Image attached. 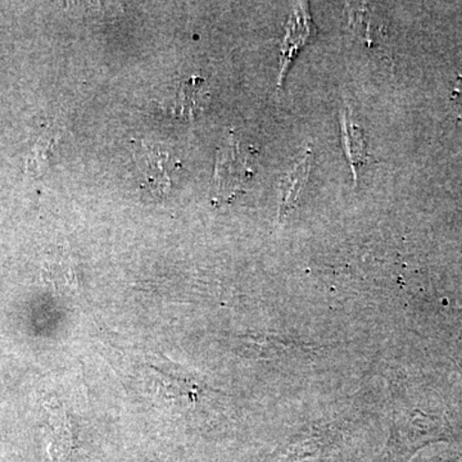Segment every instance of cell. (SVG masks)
<instances>
[{"label": "cell", "instance_id": "1", "mask_svg": "<svg viewBox=\"0 0 462 462\" xmlns=\"http://www.w3.org/2000/svg\"><path fill=\"white\" fill-rule=\"evenodd\" d=\"M256 149L245 147L236 139L218 149L211 189L215 205L229 203L245 190L256 175Z\"/></svg>", "mask_w": 462, "mask_h": 462}, {"label": "cell", "instance_id": "2", "mask_svg": "<svg viewBox=\"0 0 462 462\" xmlns=\"http://www.w3.org/2000/svg\"><path fill=\"white\" fill-rule=\"evenodd\" d=\"M135 160L143 187L158 197L172 193L181 165L169 152L160 145L142 143L141 147L135 149Z\"/></svg>", "mask_w": 462, "mask_h": 462}, {"label": "cell", "instance_id": "3", "mask_svg": "<svg viewBox=\"0 0 462 462\" xmlns=\"http://www.w3.org/2000/svg\"><path fill=\"white\" fill-rule=\"evenodd\" d=\"M316 32H316L312 18L310 16L306 3H298L291 20H289L287 38H285L284 44H282L281 75H279L281 85L284 80L285 72H287L291 60L296 57L300 48L305 47L315 38Z\"/></svg>", "mask_w": 462, "mask_h": 462}, {"label": "cell", "instance_id": "4", "mask_svg": "<svg viewBox=\"0 0 462 462\" xmlns=\"http://www.w3.org/2000/svg\"><path fill=\"white\" fill-rule=\"evenodd\" d=\"M311 166L312 153L311 151H309L303 160L288 173L287 179L282 182L281 217L291 214V209L296 208L297 200L305 188L310 172H311Z\"/></svg>", "mask_w": 462, "mask_h": 462}, {"label": "cell", "instance_id": "5", "mask_svg": "<svg viewBox=\"0 0 462 462\" xmlns=\"http://www.w3.org/2000/svg\"><path fill=\"white\" fill-rule=\"evenodd\" d=\"M205 80L200 78H190L182 80L176 91L173 112L180 117H194L205 107Z\"/></svg>", "mask_w": 462, "mask_h": 462}, {"label": "cell", "instance_id": "6", "mask_svg": "<svg viewBox=\"0 0 462 462\" xmlns=\"http://www.w3.org/2000/svg\"><path fill=\"white\" fill-rule=\"evenodd\" d=\"M343 144L352 171H354L355 181L357 180V169L364 163L369 162V153L366 151V142L360 127L352 123L349 115L345 112L342 118Z\"/></svg>", "mask_w": 462, "mask_h": 462}, {"label": "cell", "instance_id": "7", "mask_svg": "<svg viewBox=\"0 0 462 462\" xmlns=\"http://www.w3.org/2000/svg\"><path fill=\"white\" fill-rule=\"evenodd\" d=\"M54 136L51 133L42 134L41 138L33 144L32 151L30 152L26 160L27 171L32 173H41L42 167L48 163V153L50 149L53 148Z\"/></svg>", "mask_w": 462, "mask_h": 462}, {"label": "cell", "instance_id": "8", "mask_svg": "<svg viewBox=\"0 0 462 462\" xmlns=\"http://www.w3.org/2000/svg\"><path fill=\"white\" fill-rule=\"evenodd\" d=\"M455 96L462 97V75L460 76V79H458L457 87H456L455 90Z\"/></svg>", "mask_w": 462, "mask_h": 462}]
</instances>
